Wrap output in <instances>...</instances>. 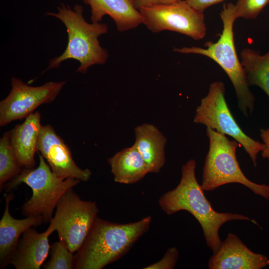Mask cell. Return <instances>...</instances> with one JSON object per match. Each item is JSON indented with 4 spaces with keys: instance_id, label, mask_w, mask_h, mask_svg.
<instances>
[{
    "instance_id": "1",
    "label": "cell",
    "mask_w": 269,
    "mask_h": 269,
    "mask_svg": "<svg viewBox=\"0 0 269 269\" xmlns=\"http://www.w3.org/2000/svg\"><path fill=\"white\" fill-rule=\"evenodd\" d=\"M196 167V162L193 159L184 164L179 183L174 189L161 195L158 203L161 210L168 215L183 210L193 215L202 229L207 245L214 253L222 243L219 232L223 224L233 220H247L258 224L244 215L215 211L206 197L201 184L197 181Z\"/></svg>"
},
{
    "instance_id": "2",
    "label": "cell",
    "mask_w": 269,
    "mask_h": 269,
    "mask_svg": "<svg viewBox=\"0 0 269 269\" xmlns=\"http://www.w3.org/2000/svg\"><path fill=\"white\" fill-rule=\"evenodd\" d=\"M150 216L132 223L97 218L74 258V269H102L122 258L150 228Z\"/></svg>"
},
{
    "instance_id": "3",
    "label": "cell",
    "mask_w": 269,
    "mask_h": 269,
    "mask_svg": "<svg viewBox=\"0 0 269 269\" xmlns=\"http://www.w3.org/2000/svg\"><path fill=\"white\" fill-rule=\"evenodd\" d=\"M57 12H47L46 14L59 19L64 25L68 42L64 52L50 59L44 71L57 68L65 60L73 59L79 62L76 71L86 74L95 65L105 64L109 57L108 51L100 44L99 37L108 32L107 24L89 23L84 18V8L77 4L73 7L61 3Z\"/></svg>"
},
{
    "instance_id": "4",
    "label": "cell",
    "mask_w": 269,
    "mask_h": 269,
    "mask_svg": "<svg viewBox=\"0 0 269 269\" xmlns=\"http://www.w3.org/2000/svg\"><path fill=\"white\" fill-rule=\"evenodd\" d=\"M235 4L225 3L220 13L223 30L216 42L208 41L205 48L196 46L174 48L173 51L183 54H196L216 62L230 79L237 98L238 107L246 117L254 111L255 98L249 88L245 71L239 61L234 43L233 25L235 20Z\"/></svg>"
},
{
    "instance_id": "5",
    "label": "cell",
    "mask_w": 269,
    "mask_h": 269,
    "mask_svg": "<svg viewBox=\"0 0 269 269\" xmlns=\"http://www.w3.org/2000/svg\"><path fill=\"white\" fill-rule=\"evenodd\" d=\"M206 132L209 147L203 168L201 186L204 191H211L229 183H239L269 200V185L252 181L241 170L236 157L239 143L209 127Z\"/></svg>"
},
{
    "instance_id": "6",
    "label": "cell",
    "mask_w": 269,
    "mask_h": 269,
    "mask_svg": "<svg viewBox=\"0 0 269 269\" xmlns=\"http://www.w3.org/2000/svg\"><path fill=\"white\" fill-rule=\"evenodd\" d=\"M38 156V166L22 168L17 176L7 183L5 190H13L21 183L29 186L32 195L22 205V214L40 217L43 223H46L53 218V211L63 195L81 181L72 177H59L53 172L43 156L39 153Z\"/></svg>"
},
{
    "instance_id": "7",
    "label": "cell",
    "mask_w": 269,
    "mask_h": 269,
    "mask_svg": "<svg viewBox=\"0 0 269 269\" xmlns=\"http://www.w3.org/2000/svg\"><path fill=\"white\" fill-rule=\"evenodd\" d=\"M225 93L223 82L211 83L207 95L196 108L194 122L233 137L243 146L256 167L258 154L264 150L265 144L250 137L241 129L229 109Z\"/></svg>"
},
{
    "instance_id": "8",
    "label": "cell",
    "mask_w": 269,
    "mask_h": 269,
    "mask_svg": "<svg viewBox=\"0 0 269 269\" xmlns=\"http://www.w3.org/2000/svg\"><path fill=\"white\" fill-rule=\"evenodd\" d=\"M54 217L50 222L60 240L74 253L82 246L98 217L96 202L85 201L68 190L59 201Z\"/></svg>"
},
{
    "instance_id": "9",
    "label": "cell",
    "mask_w": 269,
    "mask_h": 269,
    "mask_svg": "<svg viewBox=\"0 0 269 269\" xmlns=\"http://www.w3.org/2000/svg\"><path fill=\"white\" fill-rule=\"evenodd\" d=\"M138 10L142 23L153 33L172 31L194 40L203 39L206 34L203 12L192 7L186 0L141 7Z\"/></svg>"
},
{
    "instance_id": "10",
    "label": "cell",
    "mask_w": 269,
    "mask_h": 269,
    "mask_svg": "<svg viewBox=\"0 0 269 269\" xmlns=\"http://www.w3.org/2000/svg\"><path fill=\"white\" fill-rule=\"evenodd\" d=\"M66 81H49L39 86H31L21 79H11V89L0 102V126L25 118L39 106L53 102Z\"/></svg>"
},
{
    "instance_id": "11",
    "label": "cell",
    "mask_w": 269,
    "mask_h": 269,
    "mask_svg": "<svg viewBox=\"0 0 269 269\" xmlns=\"http://www.w3.org/2000/svg\"><path fill=\"white\" fill-rule=\"evenodd\" d=\"M53 172L62 179L75 178L80 181L89 180L92 172L89 169L80 168L74 161L71 150L63 139L50 125L41 126L36 145Z\"/></svg>"
},
{
    "instance_id": "12",
    "label": "cell",
    "mask_w": 269,
    "mask_h": 269,
    "mask_svg": "<svg viewBox=\"0 0 269 269\" xmlns=\"http://www.w3.org/2000/svg\"><path fill=\"white\" fill-rule=\"evenodd\" d=\"M269 265V259L256 253L233 233H229L219 250L210 258V269H261Z\"/></svg>"
},
{
    "instance_id": "13",
    "label": "cell",
    "mask_w": 269,
    "mask_h": 269,
    "mask_svg": "<svg viewBox=\"0 0 269 269\" xmlns=\"http://www.w3.org/2000/svg\"><path fill=\"white\" fill-rule=\"evenodd\" d=\"M54 231L50 225L41 233L35 228L27 229L19 240L9 264L16 269H39L49 253L48 238Z\"/></svg>"
},
{
    "instance_id": "14",
    "label": "cell",
    "mask_w": 269,
    "mask_h": 269,
    "mask_svg": "<svg viewBox=\"0 0 269 269\" xmlns=\"http://www.w3.org/2000/svg\"><path fill=\"white\" fill-rule=\"evenodd\" d=\"M41 115L32 113L24 122L9 131L10 141L14 155L22 168H32L35 165L34 155L41 127Z\"/></svg>"
},
{
    "instance_id": "15",
    "label": "cell",
    "mask_w": 269,
    "mask_h": 269,
    "mask_svg": "<svg viewBox=\"0 0 269 269\" xmlns=\"http://www.w3.org/2000/svg\"><path fill=\"white\" fill-rule=\"evenodd\" d=\"M5 206L0 221V267L4 269L16 248L19 237L27 229L43 223L42 219L34 216H27L23 219H16L9 212V204L13 199L12 193L4 194Z\"/></svg>"
},
{
    "instance_id": "16",
    "label": "cell",
    "mask_w": 269,
    "mask_h": 269,
    "mask_svg": "<svg viewBox=\"0 0 269 269\" xmlns=\"http://www.w3.org/2000/svg\"><path fill=\"white\" fill-rule=\"evenodd\" d=\"M83 2L90 6L91 22H101L108 15L120 32L133 29L142 23L139 11L130 0H83Z\"/></svg>"
},
{
    "instance_id": "17",
    "label": "cell",
    "mask_w": 269,
    "mask_h": 269,
    "mask_svg": "<svg viewBox=\"0 0 269 269\" xmlns=\"http://www.w3.org/2000/svg\"><path fill=\"white\" fill-rule=\"evenodd\" d=\"M136 148L150 173H158L165 162L166 138L154 125L143 123L134 128Z\"/></svg>"
},
{
    "instance_id": "18",
    "label": "cell",
    "mask_w": 269,
    "mask_h": 269,
    "mask_svg": "<svg viewBox=\"0 0 269 269\" xmlns=\"http://www.w3.org/2000/svg\"><path fill=\"white\" fill-rule=\"evenodd\" d=\"M116 182L130 184L138 182L149 173L141 155L133 145L108 159Z\"/></svg>"
},
{
    "instance_id": "19",
    "label": "cell",
    "mask_w": 269,
    "mask_h": 269,
    "mask_svg": "<svg viewBox=\"0 0 269 269\" xmlns=\"http://www.w3.org/2000/svg\"><path fill=\"white\" fill-rule=\"evenodd\" d=\"M241 63L249 85L261 88L269 97V50L264 55L249 48L241 52Z\"/></svg>"
},
{
    "instance_id": "20",
    "label": "cell",
    "mask_w": 269,
    "mask_h": 269,
    "mask_svg": "<svg viewBox=\"0 0 269 269\" xmlns=\"http://www.w3.org/2000/svg\"><path fill=\"white\" fill-rule=\"evenodd\" d=\"M22 167L13 153L10 141L9 131L5 132L0 139V191L7 183L17 176Z\"/></svg>"
},
{
    "instance_id": "21",
    "label": "cell",
    "mask_w": 269,
    "mask_h": 269,
    "mask_svg": "<svg viewBox=\"0 0 269 269\" xmlns=\"http://www.w3.org/2000/svg\"><path fill=\"white\" fill-rule=\"evenodd\" d=\"M50 260L43 264L45 269H74L73 253L62 240L53 243L50 249Z\"/></svg>"
},
{
    "instance_id": "22",
    "label": "cell",
    "mask_w": 269,
    "mask_h": 269,
    "mask_svg": "<svg viewBox=\"0 0 269 269\" xmlns=\"http://www.w3.org/2000/svg\"><path fill=\"white\" fill-rule=\"evenodd\" d=\"M269 3V0H238L235 4V17L255 19Z\"/></svg>"
},
{
    "instance_id": "23",
    "label": "cell",
    "mask_w": 269,
    "mask_h": 269,
    "mask_svg": "<svg viewBox=\"0 0 269 269\" xmlns=\"http://www.w3.org/2000/svg\"><path fill=\"white\" fill-rule=\"evenodd\" d=\"M179 259V252L177 248H168L163 257L157 262L152 264L145 269H174Z\"/></svg>"
},
{
    "instance_id": "24",
    "label": "cell",
    "mask_w": 269,
    "mask_h": 269,
    "mask_svg": "<svg viewBox=\"0 0 269 269\" xmlns=\"http://www.w3.org/2000/svg\"><path fill=\"white\" fill-rule=\"evenodd\" d=\"M226 0H186L194 8L201 12L208 7Z\"/></svg>"
},
{
    "instance_id": "25",
    "label": "cell",
    "mask_w": 269,
    "mask_h": 269,
    "mask_svg": "<svg viewBox=\"0 0 269 269\" xmlns=\"http://www.w3.org/2000/svg\"><path fill=\"white\" fill-rule=\"evenodd\" d=\"M179 0H134L133 3L135 8L138 10L141 7L157 4H170Z\"/></svg>"
},
{
    "instance_id": "26",
    "label": "cell",
    "mask_w": 269,
    "mask_h": 269,
    "mask_svg": "<svg viewBox=\"0 0 269 269\" xmlns=\"http://www.w3.org/2000/svg\"><path fill=\"white\" fill-rule=\"evenodd\" d=\"M260 136L264 143L265 144V148L262 151V156L266 158L269 162V129H262L260 130Z\"/></svg>"
},
{
    "instance_id": "27",
    "label": "cell",
    "mask_w": 269,
    "mask_h": 269,
    "mask_svg": "<svg viewBox=\"0 0 269 269\" xmlns=\"http://www.w3.org/2000/svg\"><path fill=\"white\" fill-rule=\"evenodd\" d=\"M131 0L133 3L134 0Z\"/></svg>"
}]
</instances>
